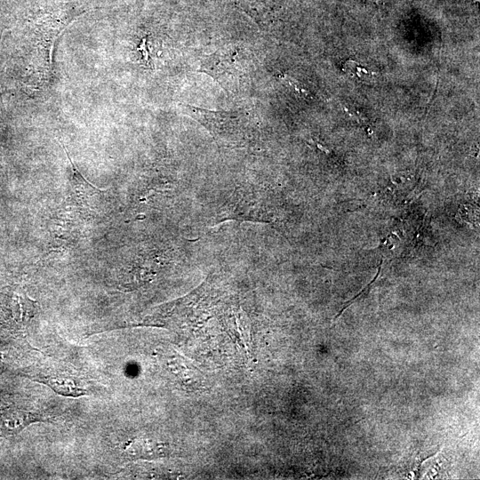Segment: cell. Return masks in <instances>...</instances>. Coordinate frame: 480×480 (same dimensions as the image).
<instances>
[{
    "label": "cell",
    "instance_id": "cell-1",
    "mask_svg": "<svg viewBox=\"0 0 480 480\" xmlns=\"http://www.w3.org/2000/svg\"><path fill=\"white\" fill-rule=\"evenodd\" d=\"M188 115L205 126L217 139L242 144L251 131V120L243 111H215L187 106Z\"/></svg>",
    "mask_w": 480,
    "mask_h": 480
},
{
    "label": "cell",
    "instance_id": "cell-2",
    "mask_svg": "<svg viewBox=\"0 0 480 480\" xmlns=\"http://www.w3.org/2000/svg\"><path fill=\"white\" fill-rule=\"evenodd\" d=\"M215 53L205 57L202 68L204 72L209 73L219 81L225 88H228L234 83H238L241 76L247 73V66L244 64L246 60H240L236 58L238 52L230 54V52Z\"/></svg>",
    "mask_w": 480,
    "mask_h": 480
},
{
    "label": "cell",
    "instance_id": "cell-3",
    "mask_svg": "<svg viewBox=\"0 0 480 480\" xmlns=\"http://www.w3.org/2000/svg\"><path fill=\"white\" fill-rule=\"evenodd\" d=\"M62 147L71 165V187L74 196L78 203L87 204L91 198L94 196L103 194V191L84 179L70 159L66 148L64 146Z\"/></svg>",
    "mask_w": 480,
    "mask_h": 480
},
{
    "label": "cell",
    "instance_id": "cell-4",
    "mask_svg": "<svg viewBox=\"0 0 480 480\" xmlns=\"http://www.w3.org/2000/svg\"><path fill=\"white\" fill-rule=\"evenodd\" d=\"M38 381L49 386L56 393L71 397H78L88 395L86 389L83 388L75 379L70 377H43Z\"/></svg>",
    "mask_w": 480,
    "mask_h": 480
},
{
    "label": "cell",
    "instance_id": "cell-5",
    "mask_svg": "<svg viewBox=\"0 0 480 480\" xmlns=\"http://www.w3.org/2000/svg\"><path fill=\"white\" fill-rule=\"evenodd\" d=\"M36 419L34 414L26 412H11L3 416L2 426L9 433L12 430L19 432Z\"/></svg>",
    "mask_w": 480,
    "mask_h": 480
},
{
    "label": "cell",
    "instance_id": "cell-6",
    "mask_svg": "<svg viewBox=\"0 0 480 480\" xmlns=\"http://www.w3.org/2000/svg\"><path fill=\"white\" fill-rule=\"evenodd\" d=\"M146 39H147V38H143L142 43L140 44V47L138 48V50L143 52L144 60H145V61H148V52L147 47H146Z\"/></svg>",
    "mask_w": 480,
    "mask_h": 480
}]
</instances>
